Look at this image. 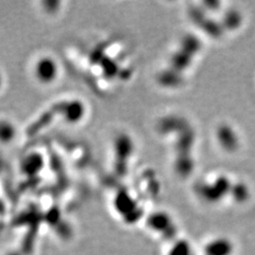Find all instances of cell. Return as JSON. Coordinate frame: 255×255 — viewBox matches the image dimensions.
Wrapping results in <instances>:
<instances>
[{"instance_id":"cell-1","label":"cell","mask_w":255,"mask_h":255,"mask_svg":"<svg viewBox=\"0 0 255 255\" xmlns=\"http://www.w3.org/2000/svg\"><path fill=\"white\" fill-rule=\"evenodd\" d=\"M60 107V114H56L53 105L46 109L42 116L31 123L29 126V132L32 135H35L38 132L46 129V127L55 124L57 121L56 119L60 118L63 122L67 124L72 123H79L84 117V106L82 102L79 101H62L59 103Z\"/></svg>"},{"instance_id":"cell-2","label":"cell","mask_w":255,"mask_h":255,"mask_svg":"<svg viewBox=\"0 0 255 255\" xmlns=\"http://www.w3.org/2000/svg\"><path fill=\"white\" fill-rule=\"evenodd\" d=\"M33 74L38 82L49 84L57 80L59 65L51 56H41L33 65Z\"/></svg>"},{"instance_id":"cell-3","label":"cell","mask_w":255,"mask_h":255,"mask_svg":"<svg viewBox=\"0 0 255 255\" xmlns=\"http://www.w3.org/2000/svg\"><path fill=\"white\" fill-rule=\"evenodd\" d=\"M15 128L8 120H0V142L9 143L15 135Z\"/></svg>"}]
</instances>
